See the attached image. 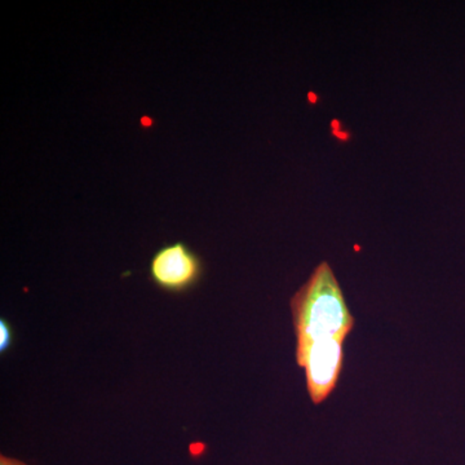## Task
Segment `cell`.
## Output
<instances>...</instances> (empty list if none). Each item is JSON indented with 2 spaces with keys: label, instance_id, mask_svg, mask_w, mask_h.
Here are the masks:
<instances>
[{
  "label": "cell",
  "instance_id": "1",
  "mask_svg": "<svg viewBox=\"0 0 465 465\" xmlns=\"http://www.w3.org/2000/svg\"><path fill=\"white\" fill-rule=\"evenodd\" d=\"M296 341L339 339L345 341L354 318L331 266L321 262L307 283L291 299Z\"/></svg>",
  "mask_w": 465,
  "mask_h": 465
},
{
  "label": "cell",
  "instance_id": "2",
  "mask_svg": "<svg viewBox=\"0 0 465 465\" xmlns=\"http://www.w3.org/2000/svg\"><path fill=\"white\" fill-rule=\"evenodd\" d=\"M344 341L339 339L296 341V362L304 369L309 396L323 402L338 385L344 362Z\"/></svg>",
  "mask_w": 465,
  "mask_h": 465
},
{
  "label": "cell",
  "instance_id": "3",
  "mask_svg": "<svg viewBox=\"0 0 465 465\" xmlns=\"http://www.w3.org/2000/svg\"><path fill=\"white\" fill-rule=\"evenodd\" d=\"M203 274V260L183 242L164 244L150 260V281L164 292H188L201 282Z\"/></svg>",
  "mask_w": 465,
  "mask_h": 465
},
{
  "label": "cell",
  "instance_id": "4",
  "mask_svg": "<svg viewBox=\"0 0 465 465\" xmlns=\"http://www.w3.org/2000/svg\"><path fill=\"white\" fill-rule=\"evenodd\" d=\"M14 342V330L8 321H0V351L5 353Z\"/></svg>",
  "mask_w": 465,
  "mask_h": 465
},
{
  "label": "cell",
  "instance_id": "5",
  "mask_svg": "<svg viewBox=\"0 0 465 465\" xmlns=\"http://www.w3.org/2000/svg\"><path fill=\"white\" fill-rule=\"evenodd\" d=\"M0 465H29L26 463H24V461L17 460V459H12L5 457V455H2L0 457Z\"/></svg>",
  "mask_w": 465,
  "mask_h": 465
}]
</instances>
